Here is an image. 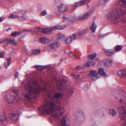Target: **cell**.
Segmentation results:
<instances>
[{"instance_id":"1","label":"cell","mask_w":126,"mask_h":126,"mask_svg":"<svg viewBox=\"0 0 126 126\" xmlns=\"http://www.w3.org/2000/svg\"><path fill=\"white\" fill-rule=\"evenodd\" d=\"M41 91L40 87L35 82L29 83L26 88L25 97L29 100H32L37 98Z\"/></svg>"},{"instance_id":"2","label":"cell","mask_w":126,"mask_h":126,"mask_svg":"<svg viewBox=\"0 0 126 126\" xmlns=\"http://www.w3.org/2000/svg\"><path fill=\"white\" fill-rule=\"evenodd\" d=\"M18 90L16 89H11L8 90L5 96V100L8 103L13 104L17 100L18 96Z\"/></svg>"},{"instance_id":"3","label":"cell","mask_w":126,"mask_h":126,"mask_svg":"<svg viewBox=\"0 0 126 126\" xmlns=\"http://www.w3.org/2000/svg\"><path fill=\"white\" fill-rule=\"evenodd\" d=\"M55 107V104L53 102H49L43 106L39 107L38 110L43 114H48L53 111Z\"/></svg>"},{"instance_id":"4","label":"cell","mask_w":126,"mask_h":126,"mask_svg":"<svg viewBox=\"0 0 126 126\" xmlns=\"http://www.w3.org/2000/svg\"><path fill=\"white\" fill-rule=\"evenodd\" d=\"M113 95L119 102L126 104V92L121 90H116L114 91Z\"/></svg>"},{"instance_id":"5","label":"cell","mask_w":126,"mask_h":126,"mask_svg":"<svg viewBox=\"0 0 126 126\" xmlns=\"http://www.w3.org/2000/svg\"><path fill=\"white\" fill-rule=\"evenodd\" d=\"M85 116L83 112L80 109H78L76 112L74 116L75 123L78 125H81L84 121Z\"/></svg>"},{"instance_id":"6","label":"cell","mask_w":126,"mask_h":126,"mask_svg":"<svg viewBox=\"0 0 126 126\" xmlns=\"http://www.w3.org/2000/svg\"><path fill=\"white\" fill-rule=\"evenodd\" d=\"M123 13L122 10H113L107 15V18L109 20H114L119 18Z\"/></svg>"},{"instance_id":"7","label":"cell","mask_w":126,"mask_h":126,"mask_svg":"<svg viewBox=\"0 0 126 126\" xmlns=\"http://www.w3.org/2000/svg\"><path fill=\"white\" fill-rule=\"evenodd\" d=\"M118 112L120 118L126 122V107L120 106L118 109Z\"/></svg>"},{"instance_id":"8","label":"cell","mask_w":126,"mask_h":126,"mask_svg":"<svg viewBox=\"0 0 126 126\" xmlns=\"http://www.w3.org/2000/svg\"><path fill=\"white\" fill-rule=\"evenodd\" d=\"M57 87L58 89L61 91H64L68 87V83L66 81L61 80L57 82Z\"/></svg>"},{"instance_id":"9","label":"cell","mask_w":126,"mask_h":126,"mask_svg":"<svg viewBox=\"0 0 126 126\" xmlns=\"http://www.w3.org/2000/svg\"><path fill=\"white\" fill-rule=\"evenodd\" d=\"M64 112V109L63 108L57 109L53 111L52 116L55 118H58L63 115Z\"/></svg>"},{"instance_id":"10","label":"cell","mask_w":126,"mask_h":126,"mask_svg":"<svg viewBox=\"0 0 126 126\" xmlns=\"http://www.w3.org/2000/svg\"><path fill=\"white\" fill-rule=\"evenodd\" d=\"M7 118L6 114L4 112L0 113V125H3L6 123Z\"/></svg>"},{"instance_id":"11","label":"cell","mask_w":126,"mask_h":126,"mask_svg":"<svg viewBox=\"0 0 126 126\" xmlns=\"http://www.w3.org/2000/svg\"><path fill=\"white\" fill-rule=\"evenodd\" d=\"M64 38H65V36L63 34L59 33L55 36H54L52 40V41H63L64 40Z\"/></svg>"},{"instance_id":"12","label":"cell","mask_w":126,"mask_h":126,"mask_svg":"<svg viewBox=\"0 0 126 126\" xmlns=\"http://www.w3.org/2000/svg\"><path fill=\"white\" fill-rule=\"evenodd\" d=\"M19 115L17 113H11L9 115L10 120L13 122H16L18 120Z\"/></svg>"},{"instance_id":"13","label":"cell","mask_w":126,"mask_h":126,"mask_svg":"<svg viewBox=\"0 0 126 126\" xmlns=\"http://www.w3.org/2000/svg\"><path fill=\"white\" fill-rule=\"evenodd\" d=\"M77 36L76 34H74L69 37H67L65 40V43L67 44L70 43L73 40L77 38Z\"/></svg>"},{"instance_id":"14","label":"cell","mask_w":126,"mask_h":126,"mask_svg":"<svg viewBox=\"0 0 126 126\" xmlns=\"http://www.w3.org/2000/svg\"><path fill=\"white\" fill-rule=\"evenodd\" d=\"M92 12V11H90L87 12L85 13L83 15H82V16L79 18L78 20H84V19L88 18L90 16Z\"/></svg>"},{"instance_id":"15","label":"cell","mask_w":126,"mask_h":126,"mask_svg":"<svg viewBox=\"0 0 126 126\" xmlns=\"http://www.w3.org/2000/svg\"><path fill=\"white\" fill-rule=\"evenodd\" d=\"M38 30L39 32L45 34H50L52 33L51 30L49 29L48 28H38Z\"/></svg>"},{"instance_id":"16","label":"cell","mask_w":126,"mask_h":126,"mask_svg":"<svg viewBox=\"0 0 126 126\" xmlns=\"http://www.w3.org/2000/svg\"><path fill=\"white\" fill-rule=\"evenodd\" d=\"M57 9L60 12H63L67 10V7L63 4H61L57 6Z\"/></svg>"},{"instance_id":"17","label":"cell","mask_w":126,"mask_h":126,"mask_svg":"<svg viewBox=\"0 0 126 126\" xmlns=\"http://www.w3.org/2000/svg\"><path fill=\"white\" fill-rule=\"evenodd\" d=\"M60 46V43H59V42H58V41H56L54 43H52L49 44V47L52 49H57V48H58Z\"/></svg>"},{"instance_id":"18","label":"cell","mask_w":126,"mask_h":126,"mask_svg":"<svg viewBox=\"0 0 126 126\" xmlns=\"http://www.w3.org/2000/svg\"><path fill=\"white\" fill-rule=\"evenodd\" d=\"M104 64L107 67H110L112 65V61L110 58H107L104 61Z\"/></svg>"},{"instance_id":"19","label":"cell","mask_w":126,"mask_h":126,"mask_svg":"<svg viewBox=\"0 0 126 126\" xmlns=\"http://www.w3.org/2000/svg\"><path fill=\"white\" fill-rule=\"evenodd\" d=\"M117 74L118 76L120 77H126V69H124L119 70L118 71Z\"/></svg>"},{"instance_id":"20","label":"cell","mask_w":126,"mask_h":126,"mask_svg":"<svg viewBox=\"0 0 126 126\" xmlns=\"http://www.w3.org/2000/svg\"><path fill=\"white\" fill-rule=\"evenodd\" d=\"M90 75L94 79H96L99 77L98 73L95 70H91L90 72Z\"/></svg>"},{"instance_id":"21","label":"cell","mask_w":126,"mask_h":126,"mask_svg":"<svg viewBox=\"0 0 126 126\" xmlns=\"http://www.w3.org/2000/svg\"><path fill=\"white\" fill-rule=\"evenodd\" d=\"M90 1V0H83L81 1H79V2H78V3H76L75 4V6H82V5L86 4L89 2Z\"/></svg>"},{"instance_id":"22","label":"cell","mask_w":126,"mask_h":126,"mask_svg":"<svg viewBox=\"0 0 126 126\" xmlns=\"http://www.w3.org/2000/svg\"><path fill=\"white\" fill-rule=\"evenodd\" d=\"M51 40L49 38H41L39 39V41L43 44L48 43L50 42Z\"/></svg>"},{"instance_id":"23","label":"cell","mask_w":126,"mask_h":126,"mask_svg":"<svg viewBox=\"0 0 126 126\" xmlns=\"http://www.w3.org/2000/svg\"><path fill=\"white\" fill-rule=\"evenodd\" d=\"M96 28H97V25L94 22H93L92 24V25L90 26V29L92 32L94 33L95 32Z\"/></svg>"},{"instance_id":"24","label":"cell","mask_w":126,"mask_h":126,"mask_svg":"<svg viewBox=\"0 0 126 126\" xmlns=\"http://www.w3.org/2000/svg\"><path fill=\"white\" fill-rule=\"evenodd\" d=\"M47 67V66L37 65L35 67V69L39 71H43V70L46 69Z\"/></svg>"},{"instance_id":"25","label":"cell","mask_w":126,"mask_h":126,"mask_svg":"<svg viewBox=\"0 0 126 126\" xmlns=\"http://www.w3.org/2000/svg\"><path fill=\"white\" fill-rule=\"evenodd\" d=\"M98 72H99V74H100V75L103 76V77H106L107 76V75L106 72H104L103 69H101V68L99 69L98 70Z\"/></svg>"},{"instance_id":"26","label":"cell","mask_w":126,"mask_h":126,"mask_svg":"<svg viewBox=\"0 0 126 126\" xmlns=\"http://www.w3.org/2000/svg\"><path fill=\"white\" fill-rule=\"evenodd\" d=\"M96 54L95 53H93V54H91L87 56V58L89 60H92L95 57H96Z\"/></svg>"},{"instance_id":"27","label":"cell","mask_w":126,"mask_h":126,"mask_svg":"<svg viewBox=\"0 0 126 126\" xmlns=\"http://www.w3.org/2000/svg\"><path fill=\"white\" fill-rule=\"evenodd\" d=\"M118 4L121 6H124L126 5V0H119Z\"/></svg>"},{"instance_id":"28","label":"cell","mask_w":126,"mask_h":126,"mask_svg":"<svg viewBox=\"0 0 126 126\" xmlns=\"http://www.w3.org/2000/svg\"><path fill=\"white\" fill-rule=\"evenodd\" d=\"M95 64V61H89V62H88L87 63L86 66L87 67L93 66H94V65Z\"/></svg>"},{"instance_id":"29","label":"cell","mask_w":126,"mask_h":126,"mask_svg":"<svg viewBox=\"0 0 126 126\" xmlns=\"http://www.w3.org/2000/svg\"><path fill=\"white\" fill-rule=\"evenodd\" d=\"M40 52V49H32L31 51V52L33 54H39Z\"/></svg>"},{"instance_id":"30","label":"cell","mask_w":126,"mask_h":126,"mask_svg":"<svg viewBox=\"0 0 126 126\" xmlns=\"http://www.w3.org/2000/svg\"><path fill=\"white\" fill-rule=\"evenodd\" d=\"M109 114L112 116H114L115 115H116L117 112L114 109H111L109 111Z\"/></svg>"},{"instance_id":"31","label":"cell","mask_w":126,"mask_h":126,"mask_svg":"<svg viewBox=\"0 0 126 126\" xmlns=\"http://www.w3.org/2000/svg\"><path fill=\"white\" fill-rule=\"evenodd\" d=\"M104 52H105V54L108 56H111L114 53V52L111 50H106Z\"/></svg>"},{"instance_id":"32","label":"cell","mask_w":126,"mask_h":126,"mask_svg":"<svg viewBox=\"0 0 126 126\" xmlns=\"http://www.w3.org/2000/svg\"><path fill=\"white\" fill-rule=\"evenodd\" d=\"M67 121L66 117H64L61 121V124L63 126H66L67 125Z\"/></svg>"},{"instance_id":"33","label":"cell","mask_w":126,"mask_h":126,"mask_svg":"<svg viewBox=\"0 0 126 126\" xmlns=\"http://www.w3.org/2000/svg\"><path fill=\"white\" fill-rule=\"evenodd\" d=\"M123 49V46L121 45H118V46H116L115 48V50L116 52H118L120 51Z\"/></svg>"},{"instance_id":"34","label":"cell","mask_w":126,"mask_h":126,"mask_svg":"<svg viewBox=\"0 0 126 126\" xmlns=\"http://www.w3.org/2000/svg\"><path fill=\"white\" fill-rule=\"evenodd\" d=\"M62 94H61V93H60V92H58V93H56L54 95V97L55 98H60L61 96H62Z\"/></svg>"},{"instance_id":"35","label":"cell","mask_w":126,"mask_h":126,"mask_svg":"<svg viewBox=\"0 0 126 126\" xmlns=\"http://www.w3.org/2000/svg\"><path fill=\"white\" fill-rule=\"evenodd\" d=\"M6 42L7 43L9 44H15V41L14 40H12V39H8L7 40Z\"/></svg>"},{"instance_id":"36","label":"cell","mask_w":126,"mask_h":126,"mask_svg":"<svg viewBox=\"0 0 126 126\" xmlns=\"http://www.w3.org/2000/svg\"><path fill=\"white\" fill-rule=\"evenodd\" d=\"M47 13L46 10H43L40 13V15L41 16H44L47 14Z\"/></svg>"},{"instance_id":"37","label":"cell","mask_w":126,"mask_h":126,"mask_svg":"<svg viewBox=\"0 0 126 126\" xmlns=\"http://www.w3.org/2000/svg\"><path fill=\"white\" fill-rule=\"evenodd\" d=\"M18 33H19L17 32H13L12 33V34H11V35L13 36V37H15V36H16L17 35H18Z\"/></svg>"},{"instance_id":"38","label":"cell","mask_w":126,"mask_h":126,"mask_svg":"<svg viewBox=\"0 0 126 126\" xmlns=\"http://www.w3.org/2000/svg\"><path fill=\"white\" fill-rule=\"evenodd\" d=\"M18 17V16L17 15H11L9 16V18H17Z\"/></svg>"},{"instance_id":"39","label":"cell","mask_w":126,"mask_h":126,"mask_svg":"<svg viewBox=\"0 0 126 126\" xmlns=\"http://www.w3.org/2000/svg\"><path fill=\"white\" fill-rule=\"evenodd\" d=\"M4 55V53L3 52H1L0 51V58H2L3 57Z\"/></svg>"},{"instance_id":"40","label":"cell","mask_w":126,"mask_h":126,"mask_svg":"<svg viewBox=\"0 0 126 126\" xmlns=\"http://www.w3.org/2000/svg\"><path fill=\"white\" fill-rule=\"evenodd\" d=\"M11 63V59H8L7 61V66H9Z\"/></svg>"},{"instance_id":"41","label":"cell","mask_w":126,"mask_h":126,"mask_svg":"<svg viewBox=\"0 0 126 126\" xmlns=\"http://www.w3.org/2000/svg\"><path fill=\"white\" fill-rule=\"evenodd\" d=\"M84 90H87L88 89H89V86H88V85H87V84H86V85H85L84 86Z\"/></svg>"},{"instance_id":"42","label":"cell","mask_w":126,"mask_h":126,"mask_svg":"<svg viewBox=\"0 0 126 126\" xmlns=\"http://www.w3.org/2000/svg\"><path fill=\"white\" fill-rule=\"evenodd\" d=\"M18 73L17 72L15 73V77L16 78L17 77H18Z\"/></svg>"},{"instance_id":"43","label":"cell","mask_w":126,"mask_h":126,"mask_svg":"<svg viewBox=\"0 0 126 126\" xmlns=\"http://www.w3.org/2000/svg\"><path fill=\"white\" fill-rule=\"evenodd\" d=\"M10 1H13L14 0H9Z\"/></svg>"},{"instance_id":"44","label":"cell","mask_w":126,"mask_h":126,"mask_svg":"<svg viewBox=\"0 0 126 126\" xmlns=\"http://www.w3.org/2000/svg\"></svg>"}]
</instances>
